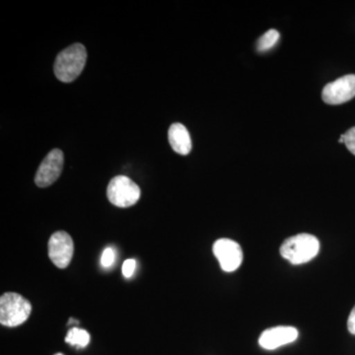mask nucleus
Wrapping results in <instances>:
<instances>
[{
    "label": "nucleus",
    "instance_id": "obj_1",
    "mask_svg": "<svg viewBox=\"0 0 355 355\" xmlns=\"http://www.w3.org/2000/svg\"><path fill=\"white\" fill-rule=\"evenodd\" d=\"M87 60V51L83 44L76 43L58 53L55 60V76L58 80L70 83L80 76Z\"/></svg>",
    "mask_w": 355,
    "mask_h": 355
},
{
    "label": "nucleus",
    "instance_id": "obj_2",
    "mask_svg": "<svg viewBox=\"0 0 355 355\" xmlns=\"http://www.w3.org/2000/svg\"><path fill=\"white\" fill-rule=\"evenodd\" d=\"M319 251V240L307 233L292 236L280 247V254L292 265H301L312 261Z\"/></svg>",
    "mask_w": 355,
    "mask_h": 355
},
{
    "label": "nucleus",
    "instance_id": "obj_3",
    "mask_svg": "<svg viewBox=\"0 0 355 355\" xmlns=\"http://www.w3.org/2000/svg\"><path fill=\"white\" fill-rule=\"evenodd\" d=\"M31 312V303L20 294L7 292L0 297V323L3 326H20L29 319Z\"/></svg>",
    "mask_w": 355,
    "mask_h": 355
},
{
    "label": "nucleus",
    "instance_id": "obj_4",
    "mask_svg": "<svg viewBox=\"0 0 355 355\" xmlns=\"http://www.w3.org/2000/svg\"><path fill=\"white\" fill-rule=\"evenodd\" d=\"M107 197L112 205L125 209L139 202L140 189L130 178L116 176L109 183Z\"/></svg>",
    "mask_w": 355,
    "mask_h": 355
},
{
    "label": "nucleus",
    "instance_id": "obj_5",
    "mask_svg": "<svg viewBox=\"0 0 355 355\" xmlns=\"http://www.w3.org/2000/svg\"><path fill=\"white\" fill-rule=\"evenodd\" d=\"M74 253V244L69 233L58 231L53 233L49 241V257L53 265L58 268L69 266Z\"/></svg>",
    "mask_w": 355,
    "mask_h": 355
},
{
    "label": "nucleus",
    "instance_id": "obj_6",
    "mask_svg": "<svg viewBox=\"0 0 355 355\" xmlns=\"http://www.w3.org/2000/svg\"><path fill=\"white\" fill-rule=\"evenodd\" d=\"M355 97V76L349 74L327 84L323 89L322 98L329 105H340L350 101Z\"/></svg>",
    "mask_w": 355,
    "mask_h": 355
},
{
    "label": "nucleus",
    "instance_id": "obj_7",
    "mask_svg": "<svg viewBox=\"0 0 355 355\" xmlns=\"http://www.w3.org/2000/svg\"><path fill=\"white\" fill-rule=\"evenodd\" d=\"M64 153L60 149H53L44 159L35 176V183L39 188H46L55 183L64 168Z\"/></svg>",
    "mask_w": 355,
    "mask_h": 355
},
{
    "label": "nucleus",
    "instance_id": "obj_8",
    "mask_svg": "<svg viewBox=\"0 0 355 355\" xmlns=\"http://www.w3.org/2000/svg\"><path fill=\"white\" fill-rule=\"evenodd\" d=\"M214 254L224 272H235L241 266L242 248L233 240L226 239V238L217 240L214 245Z\"/></svg>",
    "mask_w": 355,
    "mask_h": 355
},
{
    "label": "nucleus",
    "instance_id": "obj_9",
    "mask_svg": "<svg viewBox=\"0 0 355 355\" xmlns=\"http://www.w3.org/2000/svg\"><path fill=\"white\" fill-rule=\"evenodd\" d=\"M298 338L297 329L289 326L273 327L261 334L259 343L263 349L272 350L282 345L295 342Z\"/></svg>",
    "mask_w": 355,
    "mask_h": 355
},
{
    "label": "nucleus",
    "instance_id": "obj_10",
    "mask_svg": "<svg viewBox=\"0 0 355 355\" xmlns=\"http://www.w3.org/2000/svg\"><path fill=\"white\" fill-rule=\"evenodd\" d=\"M168 139L173 150L180 155H188L191 150L190 133L182 123H173L168 132Z\"/></svg>",
    "mask_w": 355,
    "mask_h": 355
},
{
    "label": "nucleus",
    "instance_id": "obj_11",
    "mask_svg": "<svg viewBox=\"0 0 355 355\" xmlns=\"http://www.w3.org/2000/svg\"><path fill=\"white\" fill-rule=\"evenodd\" d=\"M65 343L72 345V347H87L90 343V335L87 331L83 330V329L74 328L70 329L67 336H65Z\"/></svg>",
    "mask_w": 355,
    "mask_h": 355
},
{
    "label": "nucleus",
    "instance_id": "obj_12",
    "mask_svg": "<svg viewBox=\"0 0 355 355\" xmlns=\"http://www.w3.org/2000/svg\"><path fill=\"white\" fill-rule=\"evenodd\" d=\"M279 40V33L275 29L268 30L266 34L261 36V38L259 40L258 50L260 51H266L270 50L273 46L277 44Z\"/></svg>",
    "mask_w": 355,
    "mask_h": 355
},
{
    "label": "nucleus",
    "instance_id": "obj_13",
    "mask_svg": "<svg viewBox=\"0 0 355 355\" xmlns=\"http://www.w3.org/2000/svg\"><path fill=\"white\" fill-rule=\"evenodd\" d=\"M135 268H137V261L135 260L128 259V260L125 261V263H123V268H121L123 277H127V279L132 277L135 272Z\"/></svg>",
    "mask_w": 355,
    "mask_h": 355
},
{
    "label": "nucleus",
    "instance_id": "obj_14",
    "mask_svg": "<svg viewBox=\"0 0 355 355\" xmlns=\"http://www.w3.org/2000/svg\"><path fill=\"white\" fill-rule=\"evenodd\" d=\"M345 144L350 153L355 155V127L345 133Z\"/></svg>",
    "mask_w": 355,
    "mask_h": 355
},
{
    "label": "nucleus",
    "instance_id": "obj_15",
    "mask_svg": "<svg viewBox=\"0 0 355 355\" xmlns=\"http://www.w3.org/2000/svg\"><path fill=\"white\" fill-rule=\"evenodd\" d=\"M114 258H116V256H114V250L111 249V248H107L102 254V266H104V268H110V266L113 265Z\"/></svg>",
    "mask_w": 355,
    "mask_h": 355
},
{
    "label": "nucleus",
    "instance_id": "obj_16",
    "mask_svg": "<svg viewBox=\"0 0 355 355\" xmlns=\"http://www.w3.org/2000/svg\"><path fill=\"white\" fill-rule=\"evenodd\" d=\"M347 329L350 334L355 336V306L350 312L349 320H347Z\"/></svg>",
    "mask_w": 355,
    "mask_h": 355
},
{
    "label": "nucleus",
    "instance_id": "obj_17",
    "mask_svg": "<svg viewBox=\"0 0 355 355\" xmlns=\"http://www.w3.org/2000/svg\"><path fill=\"white\" fill-rule=\"evenodd\" d=\"M340 144H345V135H340V139H338Z\"/></svg>",
    "mask_w": 355,
    "mask_h": 355
},
{
    "label": "nucleus",
    "instance_id": "obj_18",
    "mask_svg": "<svg viewBox=\"0 0 355 355\" xmlns=\"http://www.w3.org/2000/svg\"><path fill=\"white\" fill-rule=\"evenodd\" d=\"M55 355H64L62 354H55Z\"/></svg>",
    "mask_w": 355,
    "mask_h": 355
}]
</instances>
